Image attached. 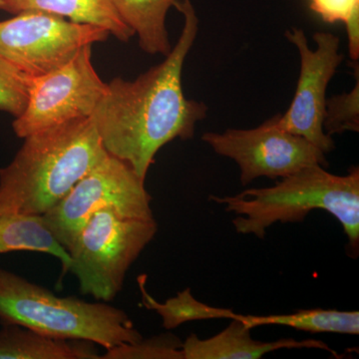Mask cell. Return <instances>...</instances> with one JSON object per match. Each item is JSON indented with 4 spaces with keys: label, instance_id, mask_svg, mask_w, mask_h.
Returning <instances> with one entry per match:
<instances>
[{
    "label": "cell",
    "instance_id": "cell-1",
    "mask_svg": "<svg viewBox=\"0 0 359 359\" xmlns=\"http://www.w3.org/2000/svg\"><path fill=\"white\" fill-rule=\"evenodd\" d=\"M184 26L178 41L160 65L132 81L115 78L91 116L108 154L124 161L146 180L161 148L175 139L190 140L208 106L188 99L182 87L187 55L199 20L191 0H177Z\"/></svg>",
    "mask_w": 359,
    "mask_h": 359
},
{
    "label": "cell",
    "instance_id": "cell-2",
    "mask_svg": "<svg viewBox=\"0 0 359 359\" xmlns=\"http://www.w3.org/2000/svg\"><path fill=\"white\" fill-rule=\"evenodd\" d=\"M108 155L91 117L25 137L0 169V215L43 216Z\"/></svg>",
    "mask_w": 359,
    "mask_h": 359
},
{
    "label": "cell",
    "instance_id": "cell-3",
    "mask_svg": "<svg viewBox=\"0 0 359 359\" xmlns=\"http://www.w3.org/2000/svg\"><path fill=\"white\" fill-rule=\"evenodd\" d=\"M210 200L237 214L235 230L264 238L276 223H299L309 212L323 210L341 224L347 238L346 254H359V169L346 176L330 173L313 165L285 177L269 188L249 189L235 196H210Z\"/></svg>",
    "mask_w": 359,
    "mask_h": 359
},
{
    "label": "cell",
    "instance_id": "cell-4",
    "mask_svg": "<svg viewBox=\"0 0 359 359\" xmlns=\"http://www.w3.org/2000/svg\"><path fill=\"white\" fill-rule=\"evenodd\" d=\"M0 323L21 325L58 339L88 340L106 349L143 339L123 309L77 297H56L2 268Z\"/></svg>",
    "mask_w": 359,
    "mask_h": 359
},
{
    "label": "cell",
    "instance_id": "cell-5",
    "mask_svg": "<svg viewBox=\"0 0 359 359\" xmlns=\"http://www.w3.org/2000/svg\"><path fill=\"white\" fill-rule=\"evenodd\" d=\"M157 231L155 219L126 218L111 207L94 212L68 250L69 271L82 294L113 301L130 266Z\"/></svg>",
    "mask_w": 359,
    "mask_h": 359
},
{
    "label": "cell",
    "instance_id": "cell-6",
    "mask_svg": "<svg viewBox=\"0 0 359 359\" xmlns=\"http://www.w3.org/2000/svg\"><path fill=\"white\" fill-rule=\"evenodd\" d=\"M151 202L145 180L124 161L109 154L42 217L68 252L94 212L111 207L126 218L154 219Z\"/></svg>",
    "mask_w": 359,
    "mask_h": 359
},
{
    "label": "cell",
    "instance_id": "cell-7",
    "mask_svg": "<svg viewBox=\"0 0 359 359\" xmlns=\"http://www.w3.org/2000/svg\"><path fill=\"white\" fill-rule=\"evenodd\" d=\"M110 32L101 26L29 11L0 21V55L32 78L58 69L87 45L104 42Z\"/></svg>",
    "mask_w": 359,
    "mask_h": 359
},
{
    "label": "cell",
    "instance_id": "cell-8",
    "mask_svg": "<svg viewBox=\"0 0 359 359\" xmlns=\"http://www.w3.org/2000/svg\"><path fill=\"white\" fill-rule=\"evenodd\" d=\"M280 115L273 116L254 129L207 132L202 140L217 154L237 163L243 186L261 177L285 178L313 165L328 167L320 149L280 127Z\"/></svg>",
    "mask_w": 359,
    "mask_h": 359
},
{
    "label": "cell",
    "instance_id": "cell-9",
    "mask_svg": "<svg viewBox=\"0 0 359 359\" xmlns=\"http://www.w3.org/2000/svg\"><path fill=\"white\" fill-rule=\"evenodd\" d=\"M107 91L92 65V45L67 65L32 78L25 112L15 118L14 133L25 139L35 132L72 120L89 118Z\"/></svg>",
    "mask_w": 359,
    "mask_h": 359
},
{
    "label": "cell",
    "instance_id": "cell-10",
    "mask_svg": "<svg viewBox=\"0 0 359 359\" xmlns=\"http://www.w3.org/2000/svg\"><path fill=\"white\" fill-rule=\"evenodd\" d=\"M297 47L301 57V70L294 100L285 114L280 115L282 128L301 136L320 149L325 154L334 150L332 136L323 130L327 89L341 63L339 37L332 32H316V48L309 47L306 34L299 28L285 33Z\"/></svg>",
    "mask_w": 359,
    "mask_h": 359
},
{
    "label": "cell",
    "instance_id": "cell-11",
    "mask_svg": "<svg viewBox=\"0 0 359 359\" xmlns=\"http://www.w3.org/2000/svg\"><path fill=\"white\" fill-rule=\"evenodd\" d=\"M252 328L243 321L231 320V323L219 334L202 339L193 334L187 337L182 346L184 359H257L264 354L280 349H323L337 355L320 340L282 339L276 341H259L252 339Z\"/></svg>",
    "mask_w": 359,
    "mask_h": 359
},
{
    "label": "cell",
    "instance_id": "cell-12",
    "mask_svg": "<svg viewBox=\"0 0 359 359\" xmlns=\"http://www.w3.org/2000/svg\"><path fill=\"white\" fill-rule=\"evenodd\" d=\"M0 359H99L95 344L40 334L16 325H1Z\"/></svg>",
    "mask_w": 359,
    "mask_h": 359
},
{
    "label": "cell",
    "instance_id": "cell-13",
    "mask_svg": "<svg viewBox=\"0 0 359 359\" xmlns=\"http://www.w3.org/2000/svg\"><path fill=\"white\" fill-rule=\"evenodd\" d=\"M29 11H45L75 22L101 26L122 42H128L135 35L109 0H0V11L15 15Z\"/></svg>",
    "mask_w": 359,
    "mask_h": 359
},
{
    "label": "cell",
    "instance_id": "cell-14",
    "mask_svg": "<svg viewBox=\"0 0 359 359\" xmlns=\"http://www.w3.org/2000/svg\"><path fill=\"white\" fill-rule=\"evenodd\" d=\"M123 22L138 36L139 46L148 54L167 56L171 46L166 28L168 11L177 0H109Z\"/></svg>",
    "mask_w": 359,
    "mask_h": 359
},
{
    "label": "cell",
    "instance_id": "cell-15",
    "mask_svg": "<svg viewBox=\"0 0 359 359\" xmlns=\"http://www.w3.org/2000/svg\"><path fill=\"white\" fill-rule=\"evenodd\" d=\"M11 252H44L57 257L62 276L69 271L70 256L36 215H0V254Z\"/></svg>",
    "mask_w": 359,
    "mask_h": 359
},
{
    "label": "cell",
    "instance_id": "cell-16",
    "mask_svg": "<svg viewBox=\"0 0 359 359\" xmlns=\"http://www.w3.org/2000/svg\"><path fill=\"white\" fill-rule=\"evenodd\" d=\"M238 320L248 327L262 325H283L302 332H330V334L358 335L359 334L358 311H341L337 309H302L294 313L273 316H244L238 314Z\"/></svg>",
    "mask_w": 359,
    "mask_h": 359
},
{
    "label": "cell",
    "instance_id": "cell-17",
    "mask_svg": "<svg viewBox=\"0 0 359 359\" xmlns=\"http://www.w3.org/2000/svg\"><path fill=\"white\" fill-rule=\"evenodd\" d=\"M147 276L138 278L139 287L142 294V304L146 309L155 311L162 318L163 327L174 330L186 323L195 320H215V318H229L236 320L238 314L230 309L214 308L201 302L193 297L191 290L186 289L178 292L176 297L167 299L164 304L156 301L146 289Z\"/></svg>",
    "mask_w": 359,
    "mask_h": 359
},
{
    "label": "cell",
    "instance_id": "cell-18",
    "mask_svg": "<svg viewBox=\"0 0 359 359\" xmlns=\"http://www.w3.org/2000/svg\"><path fill=\"white\" fill-rule=\"evenodd\" d=\"M356 83L348 93L330 97L325 101L323 130L328 136L359 131V67L354 62Z\"/></svg>",
    "mask_w": 359,
    "mask_h": 359
},
{
    "label": "cell",
    "instance_id": "cell-19",
    "mask_svg": "<svg viewBox=\"0 0 359 359\" xmlns=\"http://www.w3.org/2000/svg\"><path fill=\"white\" fill-rule=\"evenodd\" d=\"M183 342L174 334H165L136 344H124L107 349L104 359H184Z\"/></svg>",
    "mask_w": 359,
    "mask_h": 359
},
{
    "label": "cell",
    "instance_id": "cell-20",
    "mask_svg": "<svg viewBox=\"0 0 359 359\" xmlns=\"http://www.w3.org/2000/svg\"><path fill=\"white\" fill-rule=\"evenodd\" d=\"M314 13L325 22H344L348 36L349 56L359 58V0H309Z\"/></svg>",
    "mask_w": 359,
    "mask_h": 359
},
{
    "label": "cell",
    "instance_id": "cell-21",
    "mask_svg": "<svg viewBox=\"0 0 359 359\" xmlns=\"http://www.w3.org/2000/svg\"><path fill=\"white\" fill-rule=\"evenodd\" d=\"M32 78L0 55V111L20 117L25 112Z\"/></svg>",
    "mask_w": 359,
    "mask_h": 359
}]
</instances>
